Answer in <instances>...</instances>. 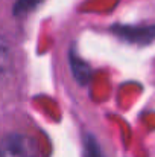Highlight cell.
Returning <instances> with one entry per match:
<instances>
[{
	"label": "cell",
	"instance_id": "obj_4",
	"mask_svg": "<svg viewBox=\"0 0 155 157\" xmlns=\"http://www.w3.org/2000/svg\"><path fill=\"white\" fill-rule=\"evenodd\" d=\"M84 157H105L98 139L91 133L84 136Z\"/></svg>",
	"mask_w": 155,
	"mask_h": 157
},
{
	"label": "cell",
	"instance_id": "obj_3",
	"mask_svg": "<svg viewBox=\"0 0 155 157\" xmlns=\"http://www.w3.org/2000/svg\"><path fill=\"white\" fill-rule=\"evenodd\" d=\"M68 61H70L72 75L76 79V82L79 86H87L90 82V79H91V69H90V66L84 59H81L73 49L68 53Z\"/></svg>",
	"mask_w": 155,
	"mask_h": 157
},
{
	"label": "cell",
	"instance_id": "obj_2",
	"mask_svg": "<svg viewBox=\"0 0 155 157\" xmlns=\"http://www.w3.org/2000/svg\"><path fill=\"white\" fill-rule=\"evenodd\" d=\"M111 31L122 40L137 44H146L155 40V25L154 26H113Z\"/></svg>",
	"mask_w": 155,
	"mask_h": 157
},
{
	"label": "cell",
	"instance_id": "obj_6",
	"mask_svg": "<svg viewBox=\"0 0 155 157\" xmlns=\"http://www.w3.org/2000/svg\"><path fill=\"white\" fill-rule=\"evenodd\" d=\"M11 63H12L11 49H9L8 43L0 38V76L5 75L11 69Z\"/></svg>",
	"mask_w": 155,
	"mask_h": 157
},
{
	"label": "cell",
	"instance_id": "obj_1",
	"mask_svg": "<svg viewBox=\"0 0 155 157\" xmlns=\"http://www.w3.org/2000/svg\"><path fill=\"white\" fill-rule=\"evenodd\" d=\"M37 142L21 133H12L0 140V157H37Z\"/></svg>",
	"mask_w": 155,
	"mask_h": 157
},
{
	"label": "cell",
	"instance_id": "obj_5",
	"mask_svg": "<svg viewBox=\"0 0 155 157\" xmlns=\"http://www.w3.org/2000/svg\"><path fill=\"white\" fill-rule=\"evenodd\" d=\"M44 0H15L12 12L15 17H23L29 12H32L37 6H40Z\"/></svg>",
	"mask_w": 155,
	"mask_h": 157
}]
</instances>
